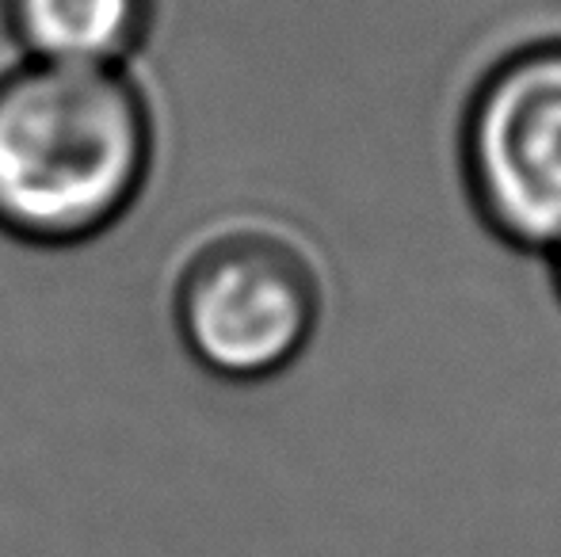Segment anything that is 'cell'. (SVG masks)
<instances>
[{
    "instance_id": "cell-2",
    "label": "cell",
    "mask_w": 561,
    "mask_h": 557,
    "mask_svg": "<svg viewBox=\"0 0 561 557\" xmlns=\"http://www.w3.org/2000/svg\"><path fill=\"white\" fill-rule=\"evenodd\" d=\"M329 264L275 207H233L187 237L172 268V325L207 382L264 394L310 359L329 317Z\"/></svg>"
},
{
    "instance_id": "cell-5",
    "label": "cell",
    "mask_w": 561,
    "mask_h": 557,
    "mask_svg": "<svg viewBox=\"0 0 561 557\" xmlns=\"http://www.w3.org/2000/svg\"><path fill=\"white\" fill-rule=\"evenodd\" d=\"M542 264H547V279H550V290H554V302L561 310V245L550 248L547 256H542Z\"/></svg>"
},
{
    "instance_id": "cell-3",
    "label": "cell",
    "mask_w": 561,
    "mask_h": 557,
    "mask_svg": "<svg viewBox=\"0 0 561 557\" xmlns=\"http://www.w3.org/2000/svg\"><path fill=\"white\" fill-rule=\"evenodd\" d=\"M455 172L496 245L539 260L561 245V31L478 69L455 119Z\"/></svg>"
},
{
    "instance_id": "cell-4",
    "label": "cell",
    "mask_w": 561,
    "mask_h": 557,
    "mask_svg": "<svg viewBox=\"0 0 561 557\" xmlns=\"http://www.w3.org/2000/svg\"><path fill=\"white\" fill-rule=\"evenodd\" d=\"M161 0H4L15 50L35 61L126 66L157 27Z\"/></svg>"
},
{
    "instance_id": "cell-1",
    "label": "cell",
    "mask_w": 561,
    "mask_h": 557,
    "mask_svg": "<svg viewBox=\"0 0 561 557\" xmlns=\"http://www.w3.org/2000/svg\"><path fill=\"white\" fill-rule=\"evenodd\" d=\"M153 119L126 66L35 61L0 73V230L77 245L134 207Z\"/></svg>"
}]
</instances>
